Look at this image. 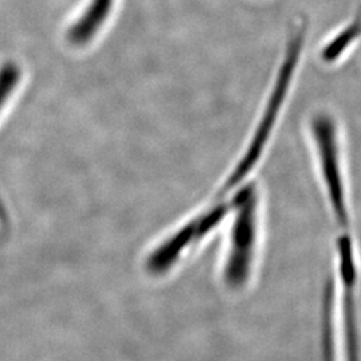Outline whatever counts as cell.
<instances>
[{"instance_id":"obj_5","label":"cell","mask_w":361,"mask_h":361,"mask_svg":"<svg viewBox=\"0 0 361 361\" xmlns=\"http://www.w3.org/2000/svg\"><path fill=\"white\" fill-rule=\"evenodd\" d=\"M19 79H20V70L18 66L13 63H6L0 68V109L11 95Z\"/></svg>"},{"instance_id":"obj_3","label":"cell","mask_w":361,"mask_h":361,"mask_svg":"<svg viewBox=\"0 0 361 361\" xmlns=\"http://www.w3.org/2000/svg\"><path fill=\"white\" fill-rule=\"evenodd\" d=\"M114 0H91L90 6L68 30L67 38L77 46L86 44L95 37L113 8Z\"/></svg>"},{"instance_id":"obj_1","label":"cell","mask_w":361,"mask_h":361,"mask_svg":"<svg viewBox=\"0 0 361 361\" xmlns=\"http://www.w3.org/2000/svg\"><path fill=\"white\" fill-rule=\"evenodd\" d=\"M302 32H304L302 30L297 31L296 35L290 40V43L288 46V51L285 55V61L283 62L281 68H280L274 89L271 91L269 102L267 104V109H265L262 119H261L257 130H256L253 141L249 145L244 158L241 159V162L238 164V166L235 168L234 173L226 180V183L224 185V188L216 195V200L213 201L212 207H219V205L224 204L226 197L229 195V193H232L233 189L237 188L243 180H245L246 176L250 173V170L255 168V165L257 164L259 155L262 154L264 147H265V145L268 142V138L271 135V129L274 126V122H276L277 116L280 113L281 104L285 101L286 92L289 90V85H290V80L293 77V71L296 68L297 62H298V58H300V51H301V47H302V38H304Z\"/></svg>"},{"instance_id":"obj_4","label":"cell","mask_w":361,"mask_h":361,"mask_svg":"<svg viewBox=\"0 0 361 361\" xmlns=\"http://www.w3.org/2000/svg\"><path fill=\"white\" fill-rule=\"evenodd\" d=\"M361 34V8L360 11L356 15V18L352 20V23L347 28L341 31L338 37H336L331 44L324 50V59L326 61H334L338 58L344 50H347L352 42L357 38Z\"/></svg>"},{"instance_id":"obj_2","label":"cell","mask_w":361,"mask_h":361,"mask_svg":"<svg viewBox=\"0 0 361 361\" xmlns=\"http://www.w3.org/2000/svg\"><path fill=\"white\" fill-rule=\"evenodd\" d=\"M238 207L241 213L235 219L233 228L232 249L225 267V280L232 286L244 284L249 274V267L253 256L256 240V194L246 189L245 192L235 194V197L226 202V207Z\"/></svg>"}]
</instances>
